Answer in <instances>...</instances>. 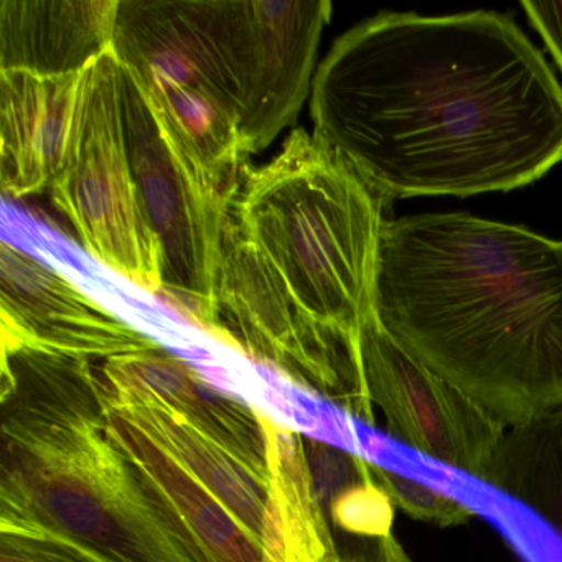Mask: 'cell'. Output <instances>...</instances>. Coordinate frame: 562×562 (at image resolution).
Here are the masks:
<instances>
[{"label": "cell", "mask_w": 562, "mask_h": 562, "mask_svg": "<svg viewBox=\"0 0 562 562\" xmlns=\"http://www.w3.org/2000/svg\"><path fill=\"white\" fill-rule=\"evenodd\" d=\"M121 98L134 180L162 255L160 295L215 335L220 271L236 192L200 162L123 65Z\"/></svg>", "instance_id": "cell-6"}, {"label": "cell", "mask_w": 562, "mask_h": 562, "mask_svg": "<svg viewBox=\"0 0 562 562\" xmlns=\"http://www.w3.org/2000/svg\"><path fill=\"white\" fill-rule=\"evenodd\" d=\"M370 473L374 482L393 499L394 506L403 509L407 516L417 521L446 528V526L463 525L476 516V509L467 503L439 492L430 485L409 479L404 473L384 469L373 462H370Z\"/></svg>", "instance_id": "cell-19"}, {"label": "cell", "mask_w": 562, "mask_h": 562, "mask_svg": "<svg viewBox=\"0 0 562 562\" xmlns=\"http://www.w3.org/2000/svg\"><path fill=\"white\" fill-rule=\"evenodd\" d=\"M383 203L330 147L295 130L271 162L243 173L233 228L315 321L358 340L374 314Z\"/></svg>", "instance_id": "cell-5"}, {"label": "cell", "mask_w": 562, "mask_h": 562, "mask_svg": "<svg viewBox=\"0 0 562 562\" xmlns=\"http://www.w3.org/2000/svg\"><path fill=\"white\" fill-rule=\"evenodd\" d=\"M345 562H411L401 542L394 535L378 539H358L357 548L348 555Z\"/></svg>", "instance_id": "cell-22"}, {"label": "cell", "mask_w": 562, "mask_h": 562, "mask_svg": "<svg viewBox=\"0 0 562 562\" xmlns=\"http://www.w3.org/2000/svg\"><path fill=\"white\" fill-rule=\"evenodd\" d=\"M334 525L358 539H378L393 535V499L374 482L370 473L347 483L328 498Z\"/></svg>", "instance_id": "cell-18"}, {"label": "cell", "mask_w": 562, "mask_h": 562, "mask_svg": "<svg viewBox=\"0 0 562 562\" xmlns=\"http://www.w3.org/2000/svg\"><path fill=\"white\" fill-rule=\"evenodd\" d=\"M521 8L562 70V2H521Z\"/></svg>", "instance_id": "cell-21"}, {"label": "cell", "mask_w": 562, "mask_h": 562, "mask_svg": "<svg viewBox=\"0 0 562 562\" xmlns=\"http://www.w3.org/2000/svg\"><path fill=\"white\" fill-rule=\"evenodd\" d=\"M81 78L0 71V186L5 196L47 192L60 173Z\"/></svg>", "instance_id": "cell-12"}, {"label": "cell", "mask_w": 562, "mask_h": 562, "mask_svg": "<svg viewBox=\"0 0 562 562\" xmlns=\"http://www.w3.org/2000/svg\"><path fill=\"white\" fill-rule=\"evenodd\" d=\"M0 525L101 562H200L189 535L108 434L98 367L2 337Z\"/></svg>", "instance_id": "cell-4"}, {"label": "cell", "mask_w": 562, "mask_h": 562, "mask_svg": "<svg viewBox=\"0 0 562 562\" xmlns=\"http://www.w3.org/2000/svg\"><path fill=\"white\" fill-rule=\"evenodd\" d=\"M330 19L327 0H120L111 50L200 162L238 190L246 157L297 120Z\"/></svg>", "instance_id": "cell-3"}, {"label": "cell", "mask_w": 562, "mask_h": 562, "mask_svg": "<svg viewBox=\"0 0 562 562\" xmlns=\"http://www.w3.org/2000/svg\"><path fill=\"white\" fill-rule=\"evenodd\" d=\"M120 0H2L0 71L83 75L113 48Z\"/></svg>", "instance_id": "cell-13"}, {"label": "cell", "mask_w": 562, "mask_h": 562, "mask_svg": "<svg viewBox=\"0 0 562 562\" xmlns=\"http://www.w3.org/2000/svg\"><path fill=\"white\" fill-rule=\"evenodd\" d=\"M269 463L282 538V562H345L338 552L308 465L305 442L265 413Z\"/></svg>", "instance_id": "cell-16"}, {"label": "cell", "mask_w": 562, "mask_h": 562, "mask_svg": "<svg viewBox=\"0 0 562 562\" xmlns=\"http://www.w3.org/2000/svg\"><path fill=\"white\" fill-rule=\"evenodd\" d=\"M48 192L88 255L160 295L162 255L134 180L124 133L121 64L113 50L81 78L67 156Z\"/></svg>", "instance_id": "cell-7"}, {"label": "cell", "mask_w": 562, "mask_h": 562, "mask_svg": "<svg viewBox=\"0 0 562 562\" xmlns=\"http://www.w3.org/2000/svg\"><path fill=\"white\" fill-rule=\"evenodd\" d=\"M215 335L373 426L360 338L315 321L233 223L220 271Z\"/></svg>", "instance_id": "cell-8"}, {"label": "cell", "mask_w": 562, "mask_h": 562, "mask_svg": "<svg viewBox=\"0 0 562 562\" xmlns=\"http://www.w3.org/2000/svg\"><path fill=\"white\" fill-rule=\"evenodd\" d=\"M483 483L531 509L562 538V409L506 430Z\"/></svg>", "instance_id": "cell-17"}, {"label": "cell", "mask_w": 562, "mask_h": 562, "mask_svg": "<svg viewBox=\"0 0 562 562\" xmlns=\"http://www.w3.org/2000/svg\"><path fill=\"white\" fill-rule=\"evenodd\" d=\"M314 136L380 196L528 186L562 162V88L495 12L376 15L315 71Z\"/></svg>", "instance_id": "cell-1"}, {"label": "cell", "mask_w": 562, "mask_h": 562, "mask_svg": "<svg viewBox=\"0 0 562 562\" xmlns=\"http://www.w3.org/2000/svg\"><path fill=\"white\" fill-rule=\"evenodd\" d=\"M0 312L2 337L90 361L160 347L60 269L8 241L0 246Z\"/></svg>", "instance_id": "cell-10"}, {"label": "cell", "mask_w": 562, "mask_h": 562, "mask_svg": "<svg viewBox=\"0 0 562 562\" xmlns=\"http://www.w3.org/2000/svg\"><path fill=\"white\" fill-rule=\"evenodd\" d=\"M360 360L370 403L393 439L483 482L502 424L397 344L374 314L360 331Z\"/></svg>", "instance_id": "cell-9"}, {"label": "cell", "mask_w": 562, "mask_h": 562, "mask_svg": "<svg viewBox=\"0 0 562 562\" xmlns=\"http://www.w3.org/2000/svg\"><path fill=\"white\" fill-rule=\"evenodd\" d=\"M374 317L505 429L562 409V241L463 213L383 222Z\"/></svg>", "instance_id": "cell-2"}, {"label": "cell", "mask_w": 562, "mask_h": 562, "mask_svg": "<svg viewBox=\"0 0 562 562\" xmlns=\"http://www.w3.org/2000/svg\"><path fill=\"white\" fill-rule=\"evenodd\" d=\"M106 404L108 434L172 509L200 562H272L213 493L108 400Z\"/></svg>", "instance_id": "cell-15"}, {"label": "cell", "mask_w": 562, "mask_h": 562, "mask_svg": "<svg viewBox=\"0 0 562 562\" xmlns=\"http://www.w3.org/2000/svg\"><path fill=\"white\" fill-rule=\"evenodd\" d=\"M114 373L156 394L193 429L269 483V436L265 411L210 386L187 361L162 347L103 361Z\"/></svg>", "instance_id": "cell-14"}, {"label": "cell", "mask_w": 562, "mask_h": 562, "mask_svg": "<svg viewBox=\"0 0 562 562\" xmlns=\"http://www.w3.org/2000/svg\"><path fill=\"white\" fill-rule=\"evenodd\" d=\"M108 403L159 443L190 475L216 496L262 546L272 562H282V539L274 496L268 482L193 429L156 394L136 381L98 367Z\"/></svg>", "instance_id": "cell-11"}, {"label": "cell", "mask_w": 562, "mask_h": 562, "mask_svg": "<svg viewBox=\"0 0 562 562\" xmlns=\"http://www.w3.org/2000/svg\"><path fill=\"white\" fill-rule=\"evenodd\" d=\"M0 562H101L67 539L27 526L0 525Z\"/></svg>", "instance_id": "cell-20"}]
</instances>
